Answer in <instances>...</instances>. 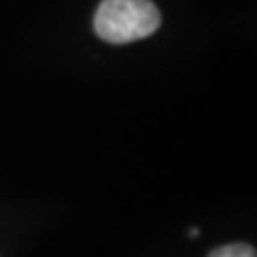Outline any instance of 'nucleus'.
<instances>
[{"mask_svg":"<svg viewBox=\"0 0 257 257\" xmlns=\"http://www.w3.org/2000/svg\"><path fill=\"white\" fill-rule=\"evenodd\" d=\"M159 26L161 13L152 0H103L94 13V32L114 45L146 39Z\"/></svg>","mask_w":257,"mask_h":257,"instance_id":"1","label":"nucleus"},{"mask_svg":"<svg viewBox=\"0 0 257 257\" xmlns=\"http://www.w3.org/2000/svg\"><path fill=\"white\" fill-rule=\"evenodd\" d=\"M208 257H257V253H255V246L246 242H229L214 248Z\"/></svg>","mask_w":257,"mask_h":257,"instance_id":"2","label":"nucleus"}]
</instances>
